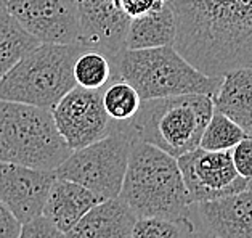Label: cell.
<instances>
[{
  "instance_id": "cell-9",
  "label": "cell",
  "mask_w": 252,
  "mask_h": 238,
  "mask_svg": "<svg viewBox=\"0 0 252 238\" xmlns=\"http://www.w3.org/2000/svg\"><path fill=\"white\" fill-rule=\"evenodd\" d=\"M57 129L71 150L84 148L113 132L114 121L103 105V89L76 85L52 109Z\"/></svg>"
},
{
  "instance_id": "cell-5",
  "label": "cell",
  "mask_w": 252,
  "mask_h": 238,
  "mask_svg": "<svg viewBox=\"0 0 252 238\" xmlns=\"http://www.w3.org/2000/svg\"><path fill=\"white\" fill-rule=\"evenodd\" d=\"M71 153L52 109L0 100V161L55 170Z\"/></svg>"
},
{
  "instance_id": "cell-3",
  "label": "cell",
  "mask_w": 252,
  "mask_h": 238,
  "mask_svg": "<svg viewBox=\"0 0 252 238\" xmlns=\"http://www.w3.org/2000/svg\"><path fill=\"white\" fill-rule=\"evenodd\" d=\"M214 109L209 95L162 97L143 100L132 119L118 124L132 138L143 140L178 158L199 146Z\"/></svg>"
},
{
  "instance_id": "cell-8",
  "label": "cell",
  "mask_w": 252,
  "mask_h": 238,
  "mask_svg": "<svg viewBox=\"0 0 252 238\" xmlns=\"http://www.w3.org/2000/svg\"><path fill=\"white\" fill-rule=\"evenodd\" d=\"M189 203H204L238 193L251 182L236 172L228 151H209L198 146L177 158Z\"/></svg>"
},
{
  "instance_id": "cell-11",
  "label": "cell",
  "mask_w": 252,
  "mask_h": 238,
  "mask_svg": "<svg viewBox=\"0 0 252 238\" xmlns=\"http://www.w3.org/2000/svg\"><path fill=\"white\" fill-rule=\"evenodd\" d=\"M81 39L79 44L95 48L116 63L124 50L126 34L132 18L114 0H76Z\"/></svg>"
},
{
  "instance_id": "cell-6",
  "label": "cell",
  "mask_w": 252,
  "mask_h": 238,
  "mask_svg": "<svg viewBox=\"0 0 252 238\" xmlns=\"http://www.w3.org/2000/svg\"><path fill=\"white\" fill-rule=\"evenodd\" d=\"M81 44H40L0 79V100L20 102L45 109L76 87L74 62Z\"/></svg>"
},
{
  "instance_id": "cell-16",
  "label": "cell",
  "mask_w": 252,
  "mask_h": 238,
  "mask_svg": "<svg viewBox=\"0 0 252 238\" xmlns=\"http://www.w3.org/2000/svg\"><path fill=\"white\" fill-rule=\"evenodd\" d=\"M177 37V18L169 2L159 3L146 13L135 16L128 24L124 48L141 50L174 45Z\"/></svg>"
},
{
  "instance_id": "cell-25",
  "label": "cell",
  "mask_w": 252,
  "mask_h": 238,
  "mask_svg": "<svg viewBox=\"0 0 252 238\" xmlns=\"http://www.w3.org/2000/svg\"><path fill=\"white\" fill-rule=\"evenodd\" d=\"M20 229L21 222L11 214L7 204L0 198V238H18Z\"/></svg>"
},
{
  "instance_id": "cell-29",
  "label": "cell",
  "mask_w": 252,
  "mask_h": 238,
  "mask_svg": "<svg viewBox=\"0 0 252 238\" xmlns=\"http://www.w3.org/2000/svg\"><path fill=\"white\" fill-rule=\"evenodd\" d=\"M159 2H167V0H159Z\"/></svg>"
},
{
  "instance_id": "cell-1",
  "label": "cell",
  "mask_w": 252,
  "mask_h": 238,
  "mask_svg": "<svg viewBox=\"0 0 252 238\" xmlns=\"http://www.w3.org/2000/svg\"><path fill=\"white\" fill-rule=\"evenodd\" d=\"M177 18L174 47L207 76L252 66V0H167Z\"/></svg>"
},
{
  "instance_id": "cell-15",
  "label": "cell",
  "mask_w": 252,
  "mask_h": 238,
  "mask_svg": "<svg viewBox=\"0 0 252 238\" xmlns=\"http://www.w3.org/2000/svg\"><path fill=\"white\" fill-rule=\"evenodd\" d=\"M100 201L103 200L85 187L57 177L48 192L42 214L67 234Z\"/></svg>"
},
{
  "instance_id": "cell-4",
  "label": "cell",
  "mask_w": 252,
  "mask_h": 238,
  "mask_svg": "<svg viewBox=\"0 0 252 238\" xmlns=\"http://www.w3.org/2000/svg\"><path fill=\"white\" fill-rule=\"evenodd\" d=\"M116 74L132 84L141 100L201 94L214 97L223 76H207L183 58L174 45L121 52Z\"/></svg>"
},
{
  "instance_id": "cell-21",
  "label": "cell",
  "mask_w": 252,
  "mask_h": 238,
  "mask_svg": "<svg viewBox=\"0 0 252 238\" xmlns=\"http://www.w3.org/2000/svg\"><path fill=\"white\" fill-rule=\"evenodd\" d=\"M248 134L238 123L226 114L214 109L204 132H202L199 146L209 151H228L238 142H241Z\"/></svg>"
},
{
  "instance_id": "cell-20",
  "label": "cell",
  "mask_w": 252,
  "mask_h": 238,
  "mask_svg": "<svg viewBox=\"0 0 252 238\" xmlns=\"http://www.w3.org/2000/svg\"><path fill=\"white\" fill-rule=\"evenodd\" d=\"M141 97L132 84L118 74L103 89V105L114 123H126L132 119L141 106Z\"/></svg>"
},
{
  "instance_id": "cell-24",
  "label": "cell",
  "mask_w": 252,
  "mask_h": 238,
  "mask_svg": "<svg viewBox=\"0 0 252 238\" xmlns=\"http://www.w3.org/2000/svg\"><path fill=\"white\" fill-rule=\"evenodd\" d=\"M236 172L243 179L252 182V136L244 137L230 150Z\"/></svg>"
},
{
  "instance_id": "cell-7",
  "label": "cell",
  "mask_w": 252,
  "mask_h": 238,
  "mask_svg": "<svg viewBox=\"0 0 252 238\" xmlns=\"http://www.w3.org/2000/svg\"><path fill=\"white\" fill-rule=\"evenodd\" d=\"M132 137L114 123L113 132L72 153L55 169V175L85 187L101 200L118 198L127 170Z\"/></svg>"
},
{
  "instance_id": "cell-14",
  "label": "cell",
  "mask_w": 252,
  "mask_h": 238,
  "mask_svg": "<svg viewBox=\"0 0 252 238\" xmlns=\"http://www.w3.org/2000/svg\"><path fill=\"white\" fill-rule=\"evenodd\" d=\"M137 214L126 201H100L66 234L67 238H132Z\"/></svg>"
},
{
  "instance_id": "cell-22",
  "label": "cell",
  "mask_w": 252,
  "mask_h": 238,
  "mask_svg": "<svg viewBox=\"0 0 252 238\" xmlns=\"http://www.w3.org/2000/svg\"><path fill=\"white\" fill-rule=\"evenodd\" d=\"M180 222L164 217H138L132 238H182Z\"/></svg>"
},
{
  "instance_id": "cell-28",
  "label": "cell",
  "mask_w": 252,
  "mask_h": 238,
  "mask_svg": "<svg viewBox=\"0 0 252 238\" xmlns=\"http://www.w3.org/2000/svg\"><path fill=\"white\" fill-rule=\"evenodd\" d=\"M193 238H214V237H211V235H207V237H193Z\"/></svg>"
},
{
  "instance_id": "cell-19",
  "label": "cell",
  "mask_w": 252,
  "mask_h": 238,
  "mask_svg": "<svg viewBox=\"0 0 252 238\" xmlns=\"http://www.w3.org/2000/svg\"><path fill=\"white\" fill-rule=\"evenodd\" d=\"M74 79L79 87L84 89H104L116 74L114 63L106 55L95 48H84L74 62Z\"/></svg>"
},
{
  "instance_id": "cell-13",
  "label": "cell",
  "mask_w": 252,
  "mask_h": 238,
  "mask_svg": "<svg viewBox=\"0 0 252 238\" xmlns=\"http://www.w3.org/2000/svg\"><path fill=\"white\" fill-rule=\"evenodd\" d=\"M189 209L214 238H252V182L241 192L194 203Z\"/></svg>"
},
{
  "instance_id": "cell-12",
  "label": "cell",
  "mask_w": 252,
  "mask_h": 238,
  "mask_svg": "<svg viewBox=\"0 0 252 238\" xmlns=\"http://www.w3.org/2000/svg\"><path fill=\"white\" fill-rule=\"evenodd\" d=\"M55 179V170L0 161V198L24 224L42 214Z\"/></svg>"
},
{
  "instance_id": "cell-27",
  "label": "cell",
  "mask_w": 252,
  "mask_h": 238,
  "mask_svg": "<svg viewBox=\"0 0 252 238\" xmlns=\"http://www.w3.org/2000/svg\"><path fill=\"white\" fill-rule=\"evenodd\" d=\"M7 2L8 0H0V11H3L5 8H7Z\"/></svg>"
},
{
  "instance_id": "cell-26",
  "label": "cell",
  "mask_w": 252,
  "mask_h": 238,
  "mask_svg": "<svg viewBox=\"0 0 252 238\" xmlns=\"http://www.w3.org/2000/svg\"><path fill=\"white\" fill-rule=\"evenodd\" d=\"M114 2L130 18L143 15L146 11H150L151 8L158 7L159 3H162V2H159V0H114Z\"/></svg>"
},
{
  "instance_id": "cell-18",
  "label": "cell",
  "mask_w": 252,
  "mask_h": 238,
  "mask_svg": "<svg viewBox=\"0 0 252 238\" xmlns=\"http://www.w3.org/2000/svg\"><path fill=\"white\" fill-rule=\"evenodd\" d=\"M40 42L31 35L7 10L0 11V79Z\"/></svg>"
},
{
  "instance_id": "cell-10",
  "label": "cell",
  "mask_w": 252,
  "mask_h": 238,
  "mask_svg": "<svg viewBox=\"0 0 252 238\" xmlns=\"http://www.w3.org/2000/svg\"><path fill=\"white\" fill-rule=\"evenodd\" d=\"M5 10L40 44H79L76 0H8Z\"/></svg>"
},
{
  "instance_id": "cell-2",
  "label": "cell",
  "mask_w": 252,
  "mask_h": 238,
  "mask_svg": "<svg viewBox=\"0 0 252 238\" xmlns=\"http://www.w3.org/2000/svg\"><path fill=\"white\" fill-rule=\"evenodd\" d=\"M119 198L137 217L189 222L191 203L177 158L143 140L132 138Z\"/></svg>"
},
{
  "instance_id": "cell-17",
  "label": "cell",
  "mask_w": 252,
  "mask_h": 238,
  "mask_svg": "<svg viewBox=\"0 0 252 238\" xmlns=\"http://www.w3.org/2000/svg\"><path fill=\"white\" fill-rule=\"evenodd\" d=\"M212 102L217 111L226 114L252 136V66L226 72Z\"/></svg>"
},
{
  "instance_id": "cell-23",
  "label": "cell",
  "mask_w": 252,
  "mask_h": 238,
  "mask_svg": "<svg viewBox=\"0 0 252 238\" xmlns=\"http://www.w3.org/2000/svg\"><path fill=\"white\" fill-rule=\"evenodd\" d=\"M18 238H67V237L50 219L40 214L28 222L21 224Z\"/></svg>"
}]
</instances>
